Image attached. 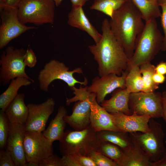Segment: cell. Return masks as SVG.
<instances>
[{"instance_id":"obj_18","label":"cell","mask_w":166,"mask_h":166,"mask_svg":"<svg viewBox=\"0 0 166 166\" xmlns=\"http://www.w3.org/2000/svg\"><path fill=\"white\" fill-rule=\"evenodd\" d=\"M67 23L70 26L86 32L95 43L101 39L100 34L90 22L84 12L83 7H72L68 15Z\"/></svg>"},{"instance_id":"obj_28","label":"cell","mask_w":166,"mask_h":166,"mask_svg":"<svg viewBox=\"0 0 166 166\" xmlns=\"http://www.w3.org/2000/svg\"><path fill=\"white\" fill-rule=\"evenodd\" d=\"M140 68L144 84L142 92L150 93L155 91L159 88V85L154 83L153 79V75L156 72L155 66L151 62H148L141 65Z\"/></svg>"},{"instance_id":"obj_39","label":"cell","mask_w":166,"mask_h":166,"mask_svg":"<svg viewBox=\"0 0 166 166\" xmlns=\"http://www.w3.org/2000/svg\"><path fill=\"white\" fill-rule=\"evenodd\" d=\"M166 77L164 75L155 72L153 75V79L156 84L159 85L163 83L165 80Z\"/></svg>"},{"instance_id":"obj_6","label":"cell","mask_w":166,"mask_h":166,"mask_svg":"<svg viewBox=\"0 0 166 166\" xmlns=\"http://www.w3.org/2000/svg\"><path fill=\"white\" fill-rule=\"evenodd\" d=\"M55 6L53 0H22L17 7L18 18L24 24H53Z\"/></svg>"},{"instance_id":"obj_11","label":"cell","mask_w":166,"mask_h":166,"mask_svg":"<svg viewBox=\"0 0 166 166\" xmlns=\"http://www.w3.org/2000/svg\"><path fill=\"white\" fill-rule=\"evenodd\" d=\"M129 106L132 114L134 113L139 115H148L154 119L162 117V94L155 91L130 93Z\"/></svg>"},{"instance_id":"obj_29","label":"cell","mask_w":166,"mask_h":166,"mask_svg":"<svg viewBox=\"0 0 166 166\" xmlns=\"http://www.w3.org/2000/svg\"><path fill=\"white\" fill-rule=\"evenodd\" d=\"M96 151L111 159L117 165L121 159L124 152L119 146L107 141H101Z\"/></svg>"},{"instance_id":"obj_40","label":"cell","mask_w":166,"mask_h":166,"mask_svg":"<svg viewBox=\"0 0 166 166\" xmlns=\"http://www.w3.org/2000/svg\"><path fill=\"white\" fill-rule=\"evenodd\" d=\"M73 8L83 6L89 0H70Z\"/></svg>"},{"instance_id":"obj_27","label":"cell","mask_w":166,"mask_h":166,"mask_svg":"<svg viewBox=\"0 0 166 166\" xmlns=\"http://www.w3.org/2000/svg\"><path fill=\"white\" fill-rule=\"evenodd\" d=\"M128 0H94L90 6L91 10L101 12L111 18L113 13Z\"/></svg>"},{"instance_id":"obj_10","label":"cell","mask_w":166,"mask_h":166,"mask_svg":"<svg viewBox=\"0 0 166 166\" xmlns=\"http://www.w3.org/2000/svg\"><path fill=\"white\" fill-rule=\"evenodd\" d=\"M0 49L5 47L12 40L27 31L35 29L21 22L18 16L17 7L0 5Z\"/></svg>"},{"instance_id":"obj_37","label":"cell","mask_w":166,"mask_h":166,"mask_svg":"<svg viewBox=\"0 0 166 166\" xmlns=\"http://www.w3.org/2000/svg\"><path fill=\"white\" fill-rule=\"evenodd\" d=\"M61 159L63 166H80L73 155L63 156Z\"/></svg>"},{"instance_id":"obj_41","label":"cell","mask_w":166,"mask_h":166,"mask_svg":"<svg viewBox=\"0 0 166 166\" xmlns=\"http://www.w3.org/2000/svg\"><path fill=\"white\" fill-rule=\"evenodd\" d=\"M22 0H6L4 5L7 6L17 7L20 3Z\"/></svg>"},{"instance_id":"obj_17","label":"cell","mask_w":166,"mask_h":166,"mask_svg":"<svg viewBox=\"0 0 166 166\" xmlns=\"http://www.w3.org/2000/svg\"><path fill=\"white\" fill-rule=\"evenodd\" d=\"M90 104V125L96 132L120 131L113 122L111 114L99 105L96 98L92 101Z\"/></svg>"},{"instance_id":"obj_43","label":"cell","mask_w":166,"mask_h":166,"mask_svg":"<svg viewBox=\"0 0 166 166\" xmlns=\"http://www.w3.org/2000/svg\"><path fill=\"white\" fill-rule=\"evenodd\" d=\"M151 166H166V154L158 161L152 162Z\"/></svg>"},{"instance_id":"obj_15","label":"cell","mask_w":166,"mask_h":166,"mask_svg":"<svg viewBox=\"0 0 166 166\" xmlns=\"http://www.w3.org/2000/svg\"><path fill=\"white\" fill-rule=\"evenodd\" d=\"M24 124H12L6 148L10 153L16 166H26L24 146L25 131Z\"/></svg>"},{"instance_id":"obj_2","label":"cell","mask_w":166,"mask_h":166,"mask_svg":"<svg viewBox=\"0 0 166 166\" xmlns=\"http://www.w3.org/2000/svg\"><path fill=\"white\" fill-rule=\"evenodd\" d=\"M142 15L130 0H128L110 18L111 30L121 45L129 60L134 51L136 38L144 26Z\"/></svg>"},{"instance_id":"obj_32","label":"cell","mask_w":166,"mask_h":166,"mask_svg":"<svg viewBox=\"0 0 166 166\" xmlns=\"http://www.w3.org/2000/svg\"><path fill=\"white\" fill-rule=\"evenodd\" d=\"M39 166H63L61 158L53 154L42 160Z\"/></svg>"},{"instance_id":"obj_20","label":"cell","mask_w":166,"mask_h":166,"mask_svg":"<svg viewBox=\"0 0 166 166\" xmlns=\"http://www.w3.org/2000/svg\"><path fill=\"white\" fill-rule=\"evenodd\" d=\"M25 97L24 93H18L6 109L4 112L10 124L26 123L28 110L24 102Z\"/></svg>"},{"instance_id":"obj_45","label":"cell","mask_w":166,"mask_h":166,"mask_svg":"<svg viewBox=\"0 0 166 166\" xmlns=\"http://www.w3.org/2000/svg\"><path fill=\"white\" fill-rule=\"evenodd\" d=\"M55 2L56 6L57 7L60 5L63 0H53Z\"/></svg>"},{"instance_id":"obj_4","label":"cell","mask_w":166,"mask_h":166,"mask_svg":"<svg viewBox=\"0 0 166 166\" xmlns=\"http://www.w3.org/2000/svg\"><path fill=\"white\" fill-rule=\"evenodd\" d=\"M59 141V149L62 156H89L92 151L97 150L101 142L97 132L90 125L82 130H66Z\"/></svg>"},{"instance_id":"obj_24","label":"cell","mask_w":166,"mask_h":166,"mask_svg":"<svg viewBox=\"0 0 166 166\" xmlns=\"http://www.w3.org/2000/svg\"><path fill=\"white\" fill-rule=\"evenodd\" d=\"M100 141H107L117 145L123 151L131 146L133 141L129 133L121 131L104 130L97 132Z\"/></svg>"},{"instance_id":"obj_38","label":"cell","mask_w":166,"mask_h":166,"mask_svg":"<svg viewBox=\"0 0 166 166\" xmlns=\"http://www.w3.org/2000/svg\"><path fill=\"white\" fill-rule=\"evenodd\" d=\"M156 72L165 75L166 74V62L162 61L155 66Z\"/></svg>"},{"instance_id":"obj_30","label":"cell","mask_w":166,"mask_h":166,"mask_svg":"<svg viewBox=\"0 0 166 166\" xmlns=\"http://www.w3.org/2000/svg\"><path fill=\"white\" fill-rule=\"evenodd\" d=\"M10 124L4 112L0 111V148L4 149L6 145Z\"/></svg>"},{"instance_id":"obj_22","label":"cell","mask_w":166,"mask_h":166,"mask_svg":"<svg viewBox=\"0 0 166 166\" xmlns=\"http://www.w3.org/2000/svg\"><path fill=\"white\" fill-rule=\"evenodd\" d=\"M66 115L65 108L63 105L60 106L54 118L52 119L47 128L42 132L51 143L56 140L59 141L63 136L66 124L64 117Z\"/></svg>"},{"instance_id":"obj_7","label":"cell","mask_w":166,"mask_h":166,"mask_svg":"<svg viewBox=\"0 0 166 166\" xmlns=\"http://www.w3.org/2000/svg\"><path fill=\"white\" fill-rule=\"evenodd\" d=\"M87 86L80 88H74L73 94L75 96L69 98L68 102L71 104L76 102L73 108L72 112L70 115H65V121L74 130H83L90 125V115L91 113V103L96 98L93 93L89 92Z\"/></svg>"},{"instance_id":"obj_16","label":"cell","mask_w":166,"mask_h":166,"mask_svg":"<svg viewBox=\"0 0 166 166\" xmlns=\"http://www.w3.org/2000/svg\"><path fill=\"white\" fill-rule=\"evenodd\" d=\"M110 113L115 126L120 131L129 133H145L150 130L149 122L151 118L148 115H139L134 113L130 115L122 113Z\"/></svg>"},{"instance_id":"obj_31","label":"cell","mask_w":166,"mask_h":166,"mask_svg":"<svg viewBox=\"0 0 166 166\" xmlns=\"http://www.w3.org/2000/svg\"><path fill=\"white\" fill-rule=\"evenodd\" d=\"M89 156L97 166H118L115 161L96 150L92 151Z\"/></svg>"},{"instance_id":"obj_44","label":"cell","mask_w":166,"mask_h":166,"mask_svg":"<svg viewBox=\"0 0 166 166\" xmlns=\"http://www.w3.org/2000/svg\"><path fill=\"white\" fill-rule=\"evenodd\" d=\"M26 166H39V164L34 162L30 161L27 162Z\"/></svg>"},{"instance_id":"obj_47","label":"cell","mask_w":166,"mask_h":166,"mask_svg":"<svg viewBox=\"0 0 166 166\" xmlns=\"http://www.w3.org/2000/svg\"><path fill=\"white\" fill-rule=\"evenodd\" d=\"M6 1V0H0V5L4 4Z\"/></svg>"},{"instance_id":"obj_9","label":"cell","mask_w":166,"mask_h":166,"mask_svg":"<svg viewBox=\"0 0 166 166\" xmlns=\"http://www.w3.org/2000/svg\"><path fill=\"white\" fill-rule=\"evenodd\" d=\"M26 51L10 46L3 51L0 58V82L4 86L18 77H25L34 82L25 72L24 59Z\"/></svg>"},{"instance_id":"obj_5","label":"cell","mask_w":166,"mask_h":166,"mask_svg":"<svg viewBox=\"0 0 166 166\" xmlns=\"http://www.w3.org/2000/svg\"><path fill=\"white\" fill-rule=\"evenodd\" d=\"M150 131L147 132L129 133L132 140L137 144L146 154L152 162L160 160L166 154L164 142V134L162 125L154 119L149 122Z\"/></svg>"},{"instance_id":"obj_42","label":"cell","mask_w":166,"mask_h":166,"mask_svg":"<svg viewBox=\"0 0 166 166\" xmlns=\"http://www.w3.org/2000/svg\"><path fill=\"white\" fill-rule=\"evenodd\" d=\"M163 98V113L162 117L166 122V91H164L162 93Z\"/></svg>"},{"instance_id":"obj_12","label":"cell","mask_w":166,"mask_h":166,"mask_svg":"<svg viewBox=\"0 0 166 166\" xmlns=\"http://www.w3.org/2000/svg\"><path fill=\"white\" fill-rule=\"evenodd\" d=\"M25 156L27 162L38 164L53 154L52 143L42 132L25 131L24 141Z\"/></svg>"},{"instance_id":"obj_34","label":"cell","mask_w":166,"mask_h":166,"mask_svg":"<svg viewBox=\"0 0 166 166\" xmlns=\"http://www.w3.org/2000/svg\"><path fill=\"white\" fill-rule=\"evenodd\" d=\"M24 62L26 66H28L30 68L34 67L36 65L37 62V57L31 49H28L26 50Z\"/></svg>"},{"instance_id":"obj_33","label":"cell","mask_w":166,"mask_h":166,"mask_svg":"<svg viewBox=\"0 0 166 166\" xmlns=\"http://www.w3.org/2000/svg\"><path fill=\"white\" fill-rule=\"evenodd\" d=\"M0 166H16L10 153L6 148L1 149Z\"/></svg>"},{"instance_id":"obj_25","label":"cell","mask_w":166,"mask_h":166,"mask_svg":"<svg viewBox=\"0 0 166 166\" xmlns=\"http://www.w3.org/2000/svg\"><path fill=\"white\" fill-rule=\"evenodd\" d=\"M140 13L145 22L160 17L157 0H130Z\"/></svg>"},{"instance_id":"obj_35","label":"cell","mask_w":166,"mask_h":166,"mask_svg":"<svg viewBox=\"0 0 166 166\" xmlns=\"http://www.w3.org/2000/svg\"><path fill=\"white\" fill-rule=\"evenodd\" d=\"M160 6L162 9L161 21L164 33L161 50L165 51H166V5H162Z\"/></svg>"},{"instance_id":"obj_19","label":"cell","mask_w":166,"mask_h":166,"mask_svg":"<svg viewBox=\"0 0 166 166\" xmlns=\"http://www.w3.org/2000/svg\"><path fill=\"white\" fill-rule=\"evenodd\" d=\"M130 92L126 88L119 89L113 93L109 99L105 100L101 105L110 113H122L132 114L129 106Z\"/></svg>"},{"instance_id":"obj_49","label":"cell","mask_w":166,"mask_h":166,"mask_svg":"<svg viewBox=\"0 0 166 166\" xmlns=\"http://www.w3.org/2000/svg\"></svg>"},{"instance_id":"obj_21","label":"cell","mask_w":166,"mask_h":166,"mask_svg":"<svg viewBox=\"0 0 166 166\" xmlns=\"http://www.w3.org/2000/svg\"><path fill=\"white\" fill-rule=\"evenodd\" d=\"M133 141L131 146L123 151V157L118 166H151L152 162L146 154L137 144Z\"/></svg>"},{"instance_id":"obj_46","label":"cell","mask_w":166,"mask_h":166,"mask_svg":"<svg viewBox=\"0 0 166 166\" xmlns=\"http://www.w3.org/2000/svg\"><path fill=\"white\" fill-rule=\"evenodd\" d=\"M157 1L160 6L166 5V0H157Z\"/></svg>"},{"instance_id":"obj_13","label":"cell","mask_w":166,"mask_h":166,"mask_svg":"<svg viewBox=\"0 0 166 166\" xmlns=\"http://www.w3.org/2000/svg\"><path fill=\"white\" fill-rule=\"evenodd\" d=\"M55 104L52 98H49L40 104L28 103V116L24 125L25 131L43 132L49 116L54 111Z\"/></svg>"},{"instance_id":"obj_23","label":"cell","mask_w":166,"mask_h":166,"mask_svg":"<svg viewBox=\"0 0 166 166\" xmlns=\"http://www.w3.org/2000/svg\"><path fill=\"white\" fill-rule=\"evenodd\" d=\"M32 83L31 80L25 77H18L12 80L7 89L0 95V110L5 112L18 94L20 87L30 85Z\"/></svg>"},{"instance_id":"obj_26","label":"cell","mask_w":166,"mask_h":166,"mask_svg":"<svg viewBox=\"0 0 166 166\" xmlns=\"http://www.w3.org/2000/svg\"><path fill=\"white\" fill-rule=\"evenodd\" d=\"M127 68L128 72L125 79V88L130 93L142 91L144 84L140 66Z\"/></svg>"},{"instance_id":"obj_36","label":"cell","mask_w":166,"mask_h":166,"mask_svg":"<svg viewBox=\"0 0 166 166\" xmlns=\"http://www.w3.org/2000/svg\"><path fill=\"white\" fill-rule=\"evenodd\" d=\"M73 155L80 166H97L96 164L89 156L81 155Z\"/></svg>"},{"instance_id":"obj_3","label":"cell","mask_w":166,"mask_h":166,"mask_svg":"<svg viewBox=\"0 0 166 166\" xmlns=\"http://www.w3.org/2000/svg\"><path fill=\"white\" fill-rule=\"evenodd\" d=\"M163 39L156 19L145 22L143 30L136 40L134 52L129 60L128 67L151 62L162 49Z\"/></svg>"},{"instance_id":"obj_1","label":"cell","mask_w":166,"mask_h":166,"mask_svg":"<svg viewBox=\"0 0 166 166\" xmlns=\"http://www.w3.org/2000/svg\"><path fill=\"white\" fill-rule=\"evenodd\" d=\"M101 30L99 42L88 46L98 64L99 75L102 77L114 73L121 76L128 67L129 59L113 34L107 18L102 22Z\"/></svg>"},{"instance_id":"obj_8","label":"cell","mask_w":166,"mask_h":166,"mask_svg":"<svg viewBox=\"0 0 166 166\" xmlns=\"http://www.w3.org/2000/svg\"><path fill=\"white\" fill-rule=\"evenodd\" d=\"M82 69L78 67L71 71L63 62L52 59L44 65L40 71L38 80L40 89L42 91L48 92L49 87L51 83L56 80H60L66 83L70 88L75 86L77 84L86 86L88 80L85 77L83 81L77 80L73 76L75 73L82 74Z\"/></svg>"},{"instance_id":"obj_48","label":"cell","mask_w":166,"mask_h":166,"mask_svg":"<svg viewBox=\"0 0 166 166\" xmlns=\"http://www.w3.org/2000/svg\"><path fill=\"white\" fill-rule=\"evenodd\" d=\"M165 142H166V141H165Z\"/></svg>"},{"instance_id":"obj_14","label":"cell","mask_w":166,"mask_h":166,"mask_svg":"<svg viewBox=\"0 0 166 166\" xmlns=\"http://www.w3.org/2000/svg\"><path fill=\"white\" fill-rule=\"evenodd\" d=\"M128 72L127 69L121 76L111 73L102 77H96L92 84L87 86V90L95 94L97 102L101 104L106 96L117 89L125 88V79Z\"/></svg>"}]
</instances>
